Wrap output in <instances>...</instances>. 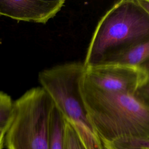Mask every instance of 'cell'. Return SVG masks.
Returning <instances> with one entry per match:
<instances>
[{
	"instance_id": "6da1fadb",
	"label": "cell",
	"mask_w": 149,
	"mask_h": 149,
	"mask_svg": "<svg viewBox=\"0 0 149 149\" xmlns=\"http://www.w3.org/2000/svg\"><path fill=\"white\" fill-rule=\"evenodd\" d=\"M79 90L88 120L102 143L149 142V98L138 91L129 94L98 89L83 76Z\"/></svg>"
},
{
	"instance_id": "2e32d148",
	"label": "cell",
	"mask_w": 149,
	"mask_h": 149,
	"mask_svg": "<svg viewBox=\"0 0 149 149\" xmlns=\"http://www.w3.org/2000/svg\"><path fill=\"white\" fill-rule=\"evenodd\" d=\"M143 149H149V146H148L147 148H143Z\"/></svg>"
},
{
	"instance_id": "277c9868",
	"label": "cell",
	"mask_w": 149,
	"mask_h": 149,
	"mask_svg": "<svg viewBox=\"0 0 149 149\" xmlns=\"http://www.w3.org/2000/svg\"><path fill=\"white\" fill-rule=\"evenodd\" d=\"M84 69L83 62H70L42 70L38 76L40 87L77 133L92 129L79 90Z\"/></svg>"
},
{
	"instance_id": "5bb4252c",
	"label": "cell",
	"mask_w": 149,
	"mask_h": 149,
	"mask_svg": "<svg viewBox=\"0 0 149 149\" xmlns=\"http://www.w3.org/2000/svg\"><path fill=\"white\" fill-rule=\"evenodd\" d=\"M141 6L149 14V0H138Z\"/></svg>"
},
{
	"instance_id": "ba28073f",
	"label": "cell",
	"mask_w": 149,
	"mask_h": 149,
	"mask_svg": "<svg viewBox=\"0 0 149 149\" xmlns=\"http://www.w3.org/2000/svg\"><path fill=\"white\" fill-rule=\"evenodd\" d=\"M64 127L65 119L54 105L49 120L48 149H64Z\"/></svg>"
},
{
	"instance_id": "7a4b0ae2",
	"label": "cell",
	"mask_w": 149,
	"mask_h": 149,
	"mask_svg": "<svg viewBox=\"0 0 149 149\" xmlns=\"http://www.w3.org/2000/svg\"><path fill=\"white\" fill-rule=\"evenodd\" d=\"M149 40V14L138 0L116 2L101 17L89 43L84 67L107 58L136 44Z\"/></svg>"
},
{
	"instance_id": "52a82bcc",
	"label": "cell",
	"mask_w": 149,
	"mask_h": 149,
	"mask_svg": "<svg viewBox=\"0 0 149 149\" xmlns=\"http://www.w3.org/2000/svg\"><path fill=\"white\" fill-rule=\"evenodd\" d=\"M149 60V40L136 44L107 58L102 63L141 66Z\"/></svg>"
},
{
	"instance_id": "9a60e30c",
	"label": "cell",
	"mask_w": 149,
	"mask_h": 149,
	"mask_svg": "<svg viewBox=\"0 0 149 149\" xmlns=\"http://www.w3.org/2000/svg\"><path fill=\"white\" fill-rule=\"evenodd\" d=\"M141 67L143 68L144 69V70L147 72V75H148V83H149V60H148L145 63H144L143 65H141Z\"/></svg>"
},
{
	"instance_id": "8fae6325",
	"label": "cell",
	"mask_w": 149,
	"mask_h": 149,
	"mask_svg": "<svg viewBox=\"0 0 149 149\" xmlns=\"http://www.w3.org/2000/svg\"><path fill=\"white\" fill-rule=\"evenodd\" d=\"M102 144L106 149H143L140 147L121 142L107 143Z\"/></svg>"
},
{
	"instance_id": "30bf717a",
	"label": "cell",
	"mask_w": 149,
	"mask_h": 149,
	"mask_svg": "<svg viewBox=\"0 0 149 149\" xmlns=\"http://www.w3.org/2000/svg\"><path fill=\"white\" fill-rule=\"evenodd\" d=\"M64 149H86L74 127L65 119L64 127Z\"/></svg>"
},
{
	"instance_id": "3957f363",
	"label": "cell",
	"mask_w": 149,
	"mask_h": 149,
	"mask_svg": "<svg viewBox=\"0 0 149 149\" xmlns=\"http://www.w3.org/2000/svg\"><path fill=\"white\" fill-rule=\"evenodd\" d=\"M54 104L40 86L14 101L12 122L5 135L6 149H48V125Z\"/></svg>"
},
{
	"instance_id": "7c38bea8",
	"label": "cell",
	"mask_w": 149,
	"mask_h": 149,
	"mask_svg": "<svg viewBox=\"0 0 149 149\" xmlns=\"http://www.w3.org/2000/svg\"><path fill=\"white\" fill-rule=\"evenodd\" d=\"M138 92L146 97L149 98V83H147L146 85L139 89Z\"/></svg>"
},
{
	"instance_id": "8992f818",
	"label": "cell",
	"mask_w": 149,
	"mask_h": 149,
	"mask_svg": "<svg viewBox=\"0 0 149 149\" xmlns=\"http://www.w3.org/2000/svg\"><path fill=\"white\" fill-rule=\"evenodd\" d=\"M65 2L64 0H0V15L45 24L61 10Z\"/></svg>"
},
{
	"instance_id": "9c48e42d",
	"label": "cell",
	"mask_w": 149,
	"mask_h": 149,
	"mask_svg": "<svg viewBox=\"0 0 149 149\" xmlns=\"http://www.w3.org/2000/svg\"><path fill=\"white\" fill-rule=\"evenodd\" d=\"M14 101L6 93L0 91V130L7 132L14 117Z\"/></svg>"
},
{
	"instance_id": "5b68a950",
	"label": "cell",
	"mask_w": 149,
	"mask_h": 149,
	"mask_svg": "<svg viewBox=\"0 0 149 149\" xmlns=\"http://www.w3.org/2000/svg\"><path fill=\"white\" fill-rule=\"evenodd\" d=\"M84 79L93 86L108 92L134 94L148 81L141 66L100 63L85 67Z\"/></svg>"
},
{
	"instance_id": "4fadbf2b",
	"label": "cell",
	"mask_w": 149,
	"mask_h": 149,
	"mask_svg": "<svg viewBox=\"0 0 149 149\" xmlns=\"http://www.w3.org/2000/svg\"><path fill=\"white\" fill-rule=\"evenodd\" d=\"M6 131L0 130V149H3L5 141Z\"/></svg>"
}]
</instances>
